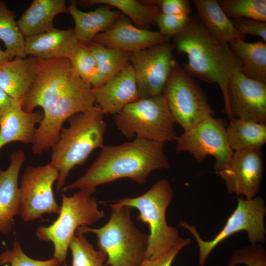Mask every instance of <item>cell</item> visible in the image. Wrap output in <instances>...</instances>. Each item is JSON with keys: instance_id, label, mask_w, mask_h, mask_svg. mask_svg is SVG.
Here are the masks:
<instances>
[{"instance_id": "37", "label": "cell", "mask_w": 266, "mask_h": 266, "mask_svg": "<svg viewBox=\"0 0 266 266\" xmlns=\"http://www.w3.org/2000/svg\"><path fill=\"white\" fill-rule=\"evenodd\" d=\"M190 241V238H186L183 242L168 252L154 258L145 259L137 266H171L180 251L189 244Z\"/></svg>"}, {"instance_id": "16", "label": "cell", "mask_w": 266, "mask_h": 266, "mask_svg": "<svg viewBox=\"0 0 266 266\" xmlns=\"http://www.w3.org/2000/svg\"><path fill=\"white\" fill-rule=\"evenodd\" d=\"M167 41L168 39L159 32L139 28L121 14L107 30L97 35L92 42L132 53Z\"/></svg>"}, {"instance_id": "22", "label": "cell", "mask_w": 266, "mask_h": 266, "mask_svg": "<svg viewBox=\"0 0 266 266\" xmlns=\"http://www.w3.org/2000/svg\"><path fill=\"white\" fill-rule=\"evenodd\" d=\"M67 12L64 0H34L17 21L24 37L38 34L54 28L58 14Z\"/></svg>"}, {"instance_id": "31", "label": "cell", "mask_w": 266, "mask_h": 266, "mask_svg": "<svg viewBox=\"0 0 266 266\" xmlns=\"http://www.w3.org/2000/svg\"><path fill=\"white\" fill-rule=\"evenodd\" d=\"M218 1L228 17L266 22V0H221Z\"/></svg>"}, {"instance_id": "1", "label": "cell", "mask_w": 266, "mask_h": 266, "mask_svg": "<svg viewBox=\"0 0 266 266\" xmlns=\"http://www.w3.org/2000/svg\"><path fill=\"white\" fill-rule=\"evenodd\" d=\"M35 63L34 80L21 104L28 112L37 107L43 109L32 143V152L37 155L51 148L66 120L94 106L95 100L92 87L78 75L69 59L35 58Z\"/></svg>"}, {"instance_id": "40", "label": "cell", "mask_w": 266, "mask_h": 266, "mask_svg": "<svg viewBox=\"0 0 266 266\" xmlns=\"http://www.w3.org/2000/svg\"><path fill=\"white\" fill-rule=\"evenodd\" d=\"M14 57L6 50L0 48V66L5 63L12 60Z\"/></svg>"}, {"instance_id": "12", "label": "cell", "mask_w": 266, "mask_h": 266, "mask_svg": "<svg viewBox=\"0 0 266 266\" xmlns=\"http://www.w3.org/2000/svg\"><path fill=\"white\" fill-rule=\"evenodd\" d=\"M59 171L51 163L40 166H28L24 171L20 187L19 216L25 222L41 218L45 213L59 214L52 186Z\"/></svg>"}, {"instance_id": "26", "label": "cell", "mask_w": 266, "mask_h": 266, "mask_svg": "<svg viewBox=\"0 0 266 266\" xmlns=\"http://www.w3.org/2000/svg\"><path fill=\"white\" fill-rule=\"evenodd\" d=\"M226 135L233 150H260L266 142V124L233 118L226 128Z\"/></svg>"}, {"instance_id": "13", "label": "cell", "mask_w": 266, "mask_h": 266, "mask_svg": "<svg viewBox=\"0 0 266 266\" xmlns=\"http://www.w3.org/2000/svg\"><path fill=\"white\" fill-rule=\"evenodd\" d=\"M174 46L168 41L131 54L132 65L140 99L163 94L176 63Z\"/></svg>"}, {"instance_id": "34", "label": "cell", "mask_w": 266, "mask_h": 266, "mask_svg": "<svg viewBox=\"0 0 266 266\" xmlns=\"http://www.w3.org/2000/svg\"><path fill=\"white\" fill-rule=\"evenodd\" d=\"M242 264L247 266H266V252L264 247L257 243L237 249L231 256L227 266Z\"/></svg>"}, {"instance_id": "18", "label": "cell", "mask_w": 266, "mask_h": 266, "mask_svg": "<svg viewBox=\"0 0 266 266\" xmlns=\"http://www.w3.org/2000/svg\"><path fill=\"white\" fill-rule=\"evenodd\" d=\"M80 44L73 29L54 28L43 33L25 37V51L27 56L42 60H70Z\"/></svg>"}, {"instance_id": "10", "label": "cell", "mask_w": 266, "mask_h": 266, "mask_svg": "<svg viewBox=\"0 0 266 266\" xmlns=\"http://www.w3.org/2000/svg\"><path fill=\"white\" fill-rule=\"evenodd\" d=\"M237 206L228 218L224 227L210 241H204L200 236L195 226L181 221L179 225L190 232L195 238L199 248V264L203 266L213 249L232 235L245 231L251 244L266 241V230L264 218L266 208L260 197L252 199L237 198Z\"/></svg>"}, {"instance_id": "7", "label": "cell", "mask_w": 266, "mask_h": 266, "mask_svg": "<svg viewBox=\"0 0 266 266\" xmlns=\"http://www.w3.org/2000/svg\"><path fill=\"white\" fill-rule=\"evenodd\" d=\"M116 126L126 137L175 140V123L163 95L141 98L125 107L115 118Z\"/></svg>"}, {"instance_id": "23", "label": "cell", "mask_w": 266, "mask_h": 266, "mask_svg": "<svg viewBox=\"0 0 266 266\" xmlns=\"http://www.w3.org/2000/svg\"><path fill=\"white\" fill-rule=\"evenodd\" d=\"M35 75L34 57H15L0 66V88L21 101Z\"/></svg>"}, {"instance_id": "39", "label": "cell", "mask_w": 266, "mask_h": 266, "mask_svg": "<svg viewBox=\"0 0 266 266\" xmlns=\"http://www.w3.org/2000/svg\"><path fill=\"white\" fill-rule=\"evenodd\" d=\"M21 105V101L9 96L0 88V118L12 108Z\"/></svg>"}, {"instance_id": "17", "label": "cell", "mask_w": 266, "mask_h": 266, "mask_svg": "<svg viewBox=\"0 0 266 266\" xmlns=\"http://www.w3.org/2000/svg\"><path fill=\"white\" fill-rule=\"evenodd\" d=\"M92 92L95 102L104 114H117L127 105L140 99L130 62L104 84L93 88Z\"/></svg>"}, {"instance_id": "20", "label": "cell", "mask_w": 266, "mask_h": 266, "mask_svg": "<svg viewBox=\"0 0 266 266\" xmlns=\"http://www.w3.org/2000/svg\"><path fill=\"white\" fill-rule=\"evenodd\" d=\"M67 12L74 21L73 30L75 35L82 43L92 42L97 35L107 30L122 14L104 4L93 11L83 12L78 8L75 0L70 1Z\"/></svg>"}, {"instance_id": "5", "label": "cell", "mask_w": 266, "mask_h": 266, "mask_svg": "<svg viewBox=\"0 0 266 266\" xmlns=\"http://www.w3.org/2000/svg\"><path fill=\"white\" fill-rule=\"evenodd\" d=\"M173 195L169 182L162 179L141 196L106 202L109 206H127L138 210L137 221L147 224L150 230L145 259L157 257L185 240L176 228L166 223V210Z\"/></svg>"}, {"instance_id": "6", "label": "cell", "mask_w": 266, "mask_h": 266, "mask_svg": "<svg viewBox=\"0 0 266 266\" xmlns=\"http://www.w3.org/2000/svg\"><path fill=\"white\" fill-rule=\"evenodd\" d=\"M110 207L112 209L110 218L103 226L92 228L83 226L76 231L96 235L98 250L107 255L105 266H137L145 259L148 235L134 225L131 208Z\"/></svg>"}, {"instance_id": "28", "label": "cell", "mask_w": 266, "mask_h": 266, "mask_svg": "<svg viewBox=\"0 0 266 266\" xmlns=\"http://www.w3.org/2000/svg\"><path fill=\"white\" fill-rule=\"evenodd\" d=\"M84 44L95 56L98 65L97 75L92 88L104 84L129 62L131 53L107 48L93 42Z\"/></svg>"}, {"instance_id": "32", "label": "cell", "mask_w": 266, "mask_h": 266, "mask_svg": "<svg viewBox=\"0 0 266 266\" xmlns=\"http://www.w3.org/2000/svg\"><path fill=\"white\" fill-rule=\"evenodd\" d=\"M69 60L80 78L92 87L97 75L98 65L95 56L86 45L81 42Z\"/></svg>"}, {"instance_id": "33", "label": "cell", "mask_w": 266, "mask_h": 266, "mask_svg": "<svg viewBox=\"0 0 266 266\" xmlns=\"http://www.w3.org/2000/svg\"><path fill=\"white\" fill-rule=\"evenodd\" d=\"M10 264L11 266H60L55 258L47 260H37L28 256L23 252L19 241L14 242L12 249L0 255V265Z\"/></svg>"}, {"instance_id": "2", "label": "cell", "mask_w": 266, "mask_h": 266, "mask_svg": "<svg viewBox=\"0 0 266 266\" xmlns=\"http://www.w3.org/2000/svg\"><path fill=\"white\" fill-rule=\"evenodd\" d=\"M165 143L136 137L117 145H104L84 175L62 191L78 189L91 196L99 185L121 178L144 184L152 171L170 168Z\"/></svg>"}, {"instance_id": "36", "label": "cell", "mask_w": 266, "mask_h": 266, "mask_svg": "<svg viewBox=\"0 0 266 266\" xmlns=\"http://www.w3.org/2000/svg\"><path fill=\"white\" fill-rule=\"evenodd\" d=\"M235 28L242 34L259 36L266 41V22L246 18L233 19Z\"/></svg>"}, {"instance_id": "3", "label": "cell", "mask_w": 266, "mask_h": 266, "mask_svg": "<svg viewBox=\"0 0 266 266\" xmlns=\"http://www.w3.org/2000/svg\"><path fill=\"white\" fill-rule=\"evenodd\" d=\"M173 45L186 55L183 68L192 77L217 84L222 93L224 112L230 120L227 88L231 78L240 72V63L229 43L210 33L197 17L191 18L185 28L173 37Z\"/></svg>"}, {"instance_id": "29", "label": "cell", "mask_w": 266, "mask_h": 266, "mask_svg": "<svg viewBox=\"0 0 266 266\" xmlns=\"http://www.w3.org/2000/svg\"><path fill=\"white\" fill-rule=\"evenodd\" d=\"M0 40L6 50L15 57L25 58V37L21 32L15 13L0 0Z\"/></svg>"}, {"instance_id": "4", "label": "cell", "mask_w": 266, "mask_h": 266, "mask_svg": "<svg viewBox=\"0 0 266 266\" xmlns=\"http://www.w3.org/2000/svg\"><path fill=\"white\" fill-rule=\"evenodd\" d=\"M104 116L99 106L94 105L70 117L68 127L61 129L51 147L50 163L59 171L57 192L63 189L73 168L84 165L94 150L104 146L106 128Z\"/></svg>"}, {"instance_id": "15", "label": "cell", "mask_w": 266, "mask_h": 266, "mask_svg": "<svg viewBox=\"0 0 266 266\" xmlns=\"http://www.w3.org/2000/svg\"><path fill=\"white\" fill-rule=\"evenodd\" d=\"M227 93L233 118L266 124V83L239 72L230 79Z\"/></svg>"}, {"instance_id": "9", "label": "cell", "mask_w": 266, "mask_h": 266, "mask_svg": "<svg viewBox=\"0 0 266 266\" xmlns=\"http://www.w3.org/2000/svg\"><path fill=\"white\" fill-rule=\"evenodd\" d=\"M162 95L175 122L182 127L184 132L214 114L204 91L194 78L176 62Z\"/></svg>"}, {"instance_id": "19", "label": "cell", "mask_w": 266, "mask_h": 266, "mask_svg": "<svg viewBox=\"0 0 266 266\" xmlns=\"http://www.w3.org/2000/svg\"><path fill=\"white\" fill-rule=\"evenodd\" d=\"M26 160L22 150L14 151L10 163L5 170L0 169V232L7 234L13 228L14 217L19 215L20 171Z\"/></svg>"}, {"instance_id": "27", "label": "cell", "mask_w": 266, "mask_h": 266, "mask_svg": "<svg viewBox=\"0 0 266 266\" xmlns=\"http://www.w3.org/2000/svg\"><path fill=\"white\" fill-rule=\"evenodd\" d=\"M83 6L104 4L114 7L127 17L134 25L143 29H148L156 24L161 13L160 8L148 0H82L79 1Z\"/></svg>"}, {"instance_id": "35", "label": "cell", "mask_w": 266, "mask_h": 266, "mask_svg": "<svg viewBox=\"0 0 266 266\" xmlns=\"http://www.w3.org/2000/svg\"><path fill=\"white\" fill-rule=\"evenodd\" d=\"M191 17L189 15L165 14L161 12L156 24L159 32L164 37H173L187 26Z\"/></svg>"}, {"instance_id": "25", "label": "cell", "mask_w": 266, "mask_h": 266, "mask_svg": "<svg viewBox=\"0 0 266 266\" xmlns=\"http://www.w3.org/2000/svg\"><path fill=\"white\" fill-rule=\"evenodd\" d=\"M229 46L240 63V72L250 78L266 83L265 42H248L238 39L229 43Z\"/></svg>"}, {"instance_id": "14", "label": "cell", "mask_w": 266, "mask_h": 266, "mask_svg": "<svg viewBox=\"0 0 266 266\" xmlns=\"http://www.w3.org/2000/svg\"><path fill=\"white\" fill-rule=\"evenodd\" d=\"M264 171L260 150L235 151L226 166L217 172L224 180L228 192L245 199L256 197Z\"/></svg>"}, {"instance_id": "38", "label": "cell", "mask_w": 266, "mask_h": 266, "mask_svg": "<svg viewBox=\"0 0 266 266\" xmlns=\"http://www.w3.org/2000/svg\"><path fill=\"white\" fill-rule=\"evenodd\" d=\"M159 7L165 14L191 15L190 3L187 0H160Z\"/></svg>"}, {"instance_id": "30", "label": "cell", "mask_w": 266, "mask_h": 266, "mask_svg": "<svg viewBox=\"0 0 266 266\" xmlns=\"http://www.w3.org/2000/svg\"><path fill=\"white\" fill-rule=\"evenodd\" d=\"M72 255L71 266H105L107 255L95 249L84 233L76 231L69 244ZM64 266H67L65 264Z\"/></svg>"}, {"instance_id": "11", "label": "cell", "mask_w": 266, "mask_h": 266, "mask_svg": "<svg viewBox=\"0 0 266 266\" xmlns=\"http://www.w3.org/2000/svg\"><path fill=\"white\" fill-rule=\"evenodd\" d=\"M176 140V152H189L199 163L208 156L214 157V169L217 173L226 166L233 153L227 141L224 121L213 116L184 132Z\"/></svg>"}, {"instance_id": "24", "label": "cell", "mask_w": 266, "mask_h": 266, "mask_svg": "<svg viewBox=\"0 0 266 266\" xmlns=\"http://www.w3.org/2000/svg\"><path fill=\"white\" fill-rule=\"evenodd\" d=\"M197 16L201 23L215 36L230 43L246 36L235 28L232 20L226 15L216 0H194Z\"/></svg>"}, {"instance_id": "21", "label": "cell", "mask_w": 266, "mask_h": 266, "mask_svg": "<svg viewBox=\"0 0 266 266\" xmlns=\"http://www.w3.org/2000/svg\"><path fill=\"white\" fill-rule=\"evenodd\" d=\"M43 116L42 111L28 112L22 108L21 105L5 113L0 118V150L7 144L14 141L32 144L36 131V125L40 123Z\"/></svg>"}, {"instance_id": "8", "label": "cell", "mask_w": 266, "mask_h": 266, "mask_svg": "<svg viewBox=\"0 0 266 266\" xmlns=\"http://www.w3.org/2000/svg\"><path fill=\"white\" fill-rule=\"evenodd\" d=\"M62 197L59 217L50 226H40L36 232L39 240L53 243L54 258L61 265L65 264L69 243L77 229L92 225L104 216V212L99 209L97 199L82 191L70 197L63 193Z\"/></svg>"}]
</instances>
